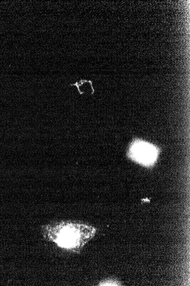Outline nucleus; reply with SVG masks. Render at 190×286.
I'll return each mask as SVG.
<instances>
[{"mask_svg":"<svg viewBox=\"0 0 190 286\" xmlns=\"http://www.w3.org/2000/svg\"><path fill=\"white\" fill-rule=\"evenodd\" d=\"M44 238L59 246L78 252L95 236L96 230L91 226L61 222L42 228Z\"/></svg>","mask_w":190,"mask_h":286,"instance_id":"nucleus-1","label":"nucleus"},{"mask_svg":"<svg viewBox=\"0 0 190 286\" xmlns=\"http://www.w3.org/2000/svg\"><path fill=\"white\" fill-rule=\"evenodd\" d=\"M111 282H109V281L107 282H102V283H100V286H120V283L119 282H115L111 280Z\"/></svg>","mask_w":190,"mask_h":286,"instance_id":"nucleus-3","label":"nucleus"},{"mask_svg":"<svg viewBox=\"0 0 190 286\" xmlns=\"http://www.w3.org/2000/svg\"><path fill=\"white\" fill-rule=\"evenodd\" d=\"M160 149L153 143L139 138H134L129 145L127 156L133 161L146 167L156 164Z\"/></svg>","mask_w":190,"mask_h":286,"instance_id":"nucleus-2","label":"nucleus"}]
</instances>
